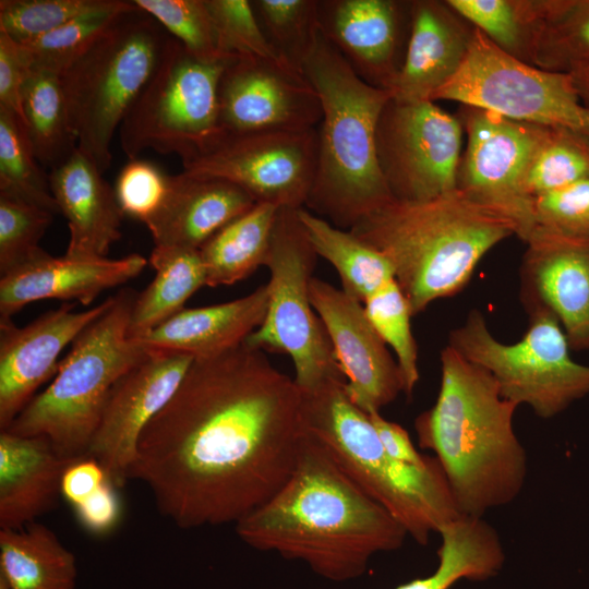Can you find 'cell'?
<instances>
[{"instance_id": "cell-39", "label": "cell", "mask_w": 589, "mask_h": 589, "mask_svg": "<svg viewBox=\"0 0 589 589\" xmlns=\"http://www.w3.org/2000/svg\"><path fill=\"white\" fill-rule=\"evenodd\" d=\"M128 0H1L0 32L25 45L84 15L116 9Z\"/></svg>"}, {"instance_id": "cell-50", "label": "cell", "mask_w": 589, "mask_h": 589, "mask_svg": "<svg viewBox=\"0 0 589 589\" xmlns=\"http://www.w3.org/2000/svg\"><path fill=\"white\" fill-rule=\"evenodd\" d=\"M385 450L395 459L413 465L424 466L431 456L420 454L408 432L399 424L382 417L380 411L368 413Z\"/></svg>"}, {"instance_id": "cell-21", "label": "cell", "mask_w": 589, "mask_h": 589, "mask_svg": "<svg viewBox=\"0 0 589 589\" xmlns=\"http://www.w3.org/2000/svg\"><path fill=\"white\" fill-rule=\"evenodd\" d=\"M146 265L147 259L137 253L121 259H77L44 251L1 276L0 320H11L25 305L44 299L88 305L100 292L135 278Z\"/></svg>"}, {"instance_id": "cell-43", "label": "cell", "mask_w": 589, "mask_h": 589, "mask_svg": "<svg viewBox=\"0 0 589 589\" xmlns=\"http://www.w3.org/2000/svg\"><path fill=\"white\" fill-rule=\"evenodd\" d=\"M53 214L36 205L0 194L1 276L41 254L39 241Z\"/></svg>"}, {"instance_id": "cell-48", "label": "cell", "mask_w": 589, "mask_h": 589, "mask_svg": "<svg viewBox=\"0 0 589 589\" xmlns=\"http://www.w3.org/2000/svg\"><path fill=\"white\" fill-rule=\"evenodd\" d=\"M116 489L108 481L93 495L73 507L84 529L100 536L109 533L117 527L121 516V504Z\"/></svg>"}, {"instance_id": "cell-11", "label": "cell", "mask_w": 589, "mask_h": 589, "mask_svg": "<svg viewBox=\"0 0 589 589\" xmlns=\"http://www.w3.org/2000/svg\"><path fill=\"white\" fill-rule=\"evenodd\" d=\"M230 60H201L170 36L119 128L128 159L154 149L184 160L206 145L220 131L219 83Z\"/></svg>"}, {"instance_id": "cell-7", "label": "cell", "mask_w": 589, "mask_h": 589, "mask_svg": "<svg viewBox=\"0 0 589 589\" xmlns=\"http://www.w3.org/2000/svg\"><path fill=\"white\" fill-rule=\"evenodd\" d=\"M136 294L123 288L113 296L111 305L73 340L53 381L5 431L44 436L67 458L87 454L112 387L152 352L128 336Z\"/></svg>"}, {"instance_id": "cell-38", "label": "cell", "mask_w": 589, "mask_h": 589, "mask_svg": "<svg viewBox=\"0 0 589 589\" xmlns=\"http://www.w3.org/2000/svg\"><path fill=\"white\" fill-rule=\"evenodd\" d=\"M365 314L396 356L401 372L404 393L411 396L419 382L418 346L411 330V308L396 279L373 292L362 303Z\"/></svg>"}, {"instance_id": "cell-37", "label": "cell", "mask_w": 589, "mask_h": 589, "mask_svg": "<svg viewBox=\"0 0 589 589\" xmlns=\"http://www.w3.org/2000/svg\"><path fill=\"white\" fill-rule=\"evenodd\" d=\"M589 178V140L565 129L546 128L526 175L528 193L538 195Z\"/></svg>"}, {"instance_id": "cell-30", "label": "cell", "mask_w": 589, "mask_h": 589, "mask_svg": "<svg viewBox=\"0 0 589 589\" xmlns=\"http://www.w3.org/2000/svg\"><path fill=\"white\" fill-rule=\"evenodd\" d=\"M148 261L156 274L135 297L128 327L131 339L143 337L177 314L195 291L206 286L199 250L154 245Z\"/></svg>"}, {"instance_id": "cell-27", "label": "cell", "mask_w": 589, "mask_h": 589, "mask_svg": "<svg viewBox=\"0 0 589 589\" xmlns=\"http://www.w3.org/2000/svg\"><path fill=\"white\" fill-rule=\"evenodd\" d=\"M268 305L267 284L228 302L182 309L139 339L146 349L192 358L220 354L243 344L264 321Z\"/></svg>"}, {"instance_id": "cell-45", "label": "cell", "mask_w": 589, "mask_h": 589, "mask_svg": "<svg viewBox=\"0 0 589 589\" xmlns=\"http://www.w3.org/2000/svg\"><path fill=\"white\" fill-rule=\"evenodd\" d=\"M170 180L171 176L154 161L129 159L113 187L123 214L146 225L163 206Z\"/></svg>"}, {"instance_id": "cell-41", "label": "cell", "mask_w": 589, "mask_h": 589, "mask_svg": "<svg viewBox=\"0 0 589 589\" xmlns=\"http://www.w3.org/2000/svg\"><path fill=\"white\" fill-rule=\"evenodd\" d=\"M133 1L196 58L204 61L231 59L220 52L217 32L206 0Z\"/></svg>"}, {"instance_id": "cell-36", "label": "cell", "mask_w": 589, "mask_h": 589, "mask_svg": "<svg viewBox=\"0 0 589 589\" xmlns=\"http://www.w3.org/2000/svg\"><path fill=\"white\" fill-rule=\"evenodd\" d=\"M257 21L274 50L302 72L320 33L317 0H253Z\"/></svg>"}, {"instance_id": "cell-35", "label": "cell", "mask_w": 589, "mask_h": 589, "mask_svg": "<svg viewBox=\"0 0 589 589\" xmlns=\"http://www.w3.org/2000/svg\"><path fill=\"white\" fill-rule=\"evenodd\" d=\"M0 194L59 214L49 173L35 157L22 120L4 108H0Z\"/></svg>"}, {"instance_id": "cell-47", "label": "cell", "mask_w": 589, "mask_h": 589, "mask_svg": "<svg viewBox=\"0 0 589 589\" xmlns=\"http://www.w3.org/2000/svg\"><path fill=\"white\" fill-rule=\"evenodd\" d=\"M28 72L21 46L0 32V108L12 111L22 122V94Z\"/></svg>"}, {"instance_id": "cell-14", "label": "cell", "mask_w": 589, "mask_h": 589, "mask_svg": "<svg viewBox=\"0 0 589 589\" xmlns=\"http://www.w3.org/2000/svg\"><path fill=\"white\" fill-rule=\"evenodd\" d=\"M376 147L395 200L426 201L457 190L461 127L434 101L390 99L378 120Z\"/></svg>"}, {"instance_id": "cell-49", "label": "cell", "mask_w": 589, "mask_h": 589, "mask_svg": "<svg viewBox=\"0 0 589 589\" xmlns=\"http://www.w3.org/2000/svg\"><path fill=\"white\" fill-rule=\"evenodd\" d=\"M108 481L109 478L101 465L95 458L84 455L74 458L65 467L61 478V496L73 508Z\"/></svg>"}, {"instance_id": "cell-5", "label": "cell", "mask_w": 589, "mask_h": 589, "mask_svg": "<svg viewBox=\"0 0 589 589\" xmlns=\"http://www.w3.org/2000/svg\"><path fill=\"white\" fill-rule=\"evenodd\" d=\"M349 230L389 260L412 315L458 293L481 259L516 235L510 220L458 189L426 201L394 200Z\"/></svg>"}, {"instance_id": "cell-52", "label": "cell", "mask_w": 589, "mask_h": 589, "mask_svg": "<svg viewBox=\"0 0 589 589\" xmlns=\"http://www.w3.org/2000/svg\"><path fill=\"white\" fill-rule=\"evenodd\" d=\"M0 589H10L3 578L0 577Z\"/></svg>"}, {"instance_id": "cell-10", "label": "cell", "mask_w": 589, "mask_h": 589, "mask_svg": "<svg viewBox=\"0 0 589 589\" xmlns=\"http://www.w3.org/2000/svg\"><path fill=\"white\" fill-rule=\"evenodd\" d=\"M298 211L278 209L264 265L271 273L267 312L244 344L265 353L288 354L297 386L310 390L325 382L346 378L311 303L310 284L317 254Z\"/></svg>"}, {"instance_id": "cell-31", "label": "cell", "mask_w": 589, "mask_h": 589, "mask_svg": "<svg viewBox=\"0 0 589 589\" xmlns=\"http://www.w3.org/2000/svg\"><path fill=\"white\" fill-rule=\"evenodd\" d=\"M278 209L256 203L199 249L206 286L233 285L265 265Z\"/></svg>"}, {"instance_id": "cell-40", "label": "cell", "mask_w": 589, "mask_h": 589, "mask_svg": "<svg viewBox=\"0 0 589 589\" xmlns=\"http://www.w3.org/2000/svg\"><path fill=\"white\" fill-rule=\"evenodd\" d=\"M134 5L129 1L116 9L75 19L33 41L20 45L29 71L61 75L120 12Z\"/></svg>"}, {"instance_id": "cell-6", "label": "cell", "mask_w": 589, "mask_h": 589, "mask_svg": "<svg viewBox=\"0 0 589 589\" xmlns=\"http://www.w3.org/2000/svg\"><path fill=\"white\" fill-rule=\"evenodd\" d=\"M345 384L332 380L310 390L300 389L303 432L408 536L425 545L432 533L460 516L442 466L432 456L424 466L393 458L369 414L349 398Z\"/></svg>"}, {"instance_id": "cell-1", "label": "cell", "mask_w": 589, "mask_h": 589, "mask_svg": "<svg viewBox=\"0 0 589 589\" xmlns=\"http://www.w3.org/2000/svg\"><path fill=\"white\" fill-rule=\"evenodd\" d=\"M302 437L300 388L243 342L193 359L144 429L129 480L180 528L236 524L283 486Z\"/></svg>"}, {"instance_id": "cell-32", "label": "cell", "mask_w": 589, "mask_h": 589, "mask_svg": "<svg viewBox=\"0 0 589 589\" xmlns=\"http://www.w3.org/2000/svg\"><path fill=\"white\" fill-rule=\"evenodd\" d=\"M528 57L554 72L589 65V0L530 1Z\"/></svg>"}, {"instance_id": "cell-9", "label": "cell", "mask_w": 589, "mask_h": 589, "mask_svg": "<svg viewBox=\"0 0 589 589\" xmlns=\"http://www.w3.org/2000/svg\"><path fill=\"white\" fill-rule=\"evenodd\" d=\"M528 312L529 326L517 342L497 340L481 312L472 310L450 332L448 345L486 370L504 398L549 419L589 395V365L572 359L567 336L552 312L541 306Z\"/></svg>"}, {"instance_id": "cell-18", "label": "cell", "mask_w": 589, "mask_h": 589, "mask_svg": "<svg viewBox=\"0 0 589 589\" xmlns=\"http://www.w3.org/2000/svg\"><path fill=\"white\" fill-rule=\"evenodd\" d=\"M310 297L346 378L349 398L366 413L381 412L404 393V382L397 361L370 323L363 304L316 277L311 280Z\"/></svg>"}, {"instance_id": "cell-19", "label": "cell", "mask_w": 589, "mask_h": 589, "mask_svg": "<svg viewBox=\"0 0 589 589\" xmlns=\"http://www.w3.org/2000/svg\"><path fill=\"white\" fill-rule=\"evenodd\" d=\"M113 296L86 311L64 302L23 327L0 320V428L7 430L34 398L37 388L59 369L65 346L99 317Z\"/></svg>"}, {"instance_id": "cell-2", "label": "cell", "mask_w": 589, "mask_h": 589, "mask_svg": "<svg viewBox=\"0 0 589 589\" xmlns=\"http://www.w3.org/2000/svg\"><path fill=\"white\" fill-rule=\"evenodd\" d=\"M235 526L255 550L303 562L339 582L362 576L374 555L400 549L408 537L304 432L289 478Z\"/></svg>"}, {"instance_id": "cell-46", "label": "cell", "mask_w": 589, "mask_h": 589, "mask_svg": "<svg viewBox=\"0 0 589 589\" xmlns=\"http://www.w3.org/2000/svg\"><path fill=\"white\" fill-rule=\"evenodd\" d=\"M534 216L538 227L589 238V178L536 196Z\"/></svg>"}, {"instance_id": "cell-17", "label": "cell", "mask_w": 589, "mask_h": 589, "mask_svg": "<svg viewBox=\"0 0 589 589\" xmlns=\"http://www.w3.org/2000/svg\"><path fill=\"white\" fill-rule=\"evenodd\" d=\"M193 359L152 351L112 387L86 455L101 465L116 488L129 480L144 429L171 398Z\"/></svg>"}, {"instance_id": "cell-12", "label": "cell", "mask_w": 589, "mask_h": 589, "mask_svg": "<svg viewBox=\"0 0 589 589\" xmlns=\"http://www.w3.org/2000/svg\"><path fill=\"white\" fill-rule=\"evenodd\" d=\"M438 99L459 101L514 121L565 129L589 140V108L570 73L531 65L501 49L477 28L459 70L432 101Z\"/></svg>"}, {"instance_id": "cell-20", "label": "cell", "mask_w": 589, "mask_h": 589, "mask_svg": "<svg viewBox=\"0 0 589 589\" xmlns=\"http://www.w3.org/2000/svg\"><path fill=\"white\" fill-rule=\"evenodd\" d=\"M522 300L561 323L570 348L589 349V238L536 227L526 240Z\"/></svg>"}, {"instance_id": "cell-25", "label": "cell", "mask_w": 589, "mask_h": 589, "mask_svg": "<svg viewBox=\"0 0 589 589\" xmlns=\"http://www.w3.org/2000/svg\"><path fill=\"white\" fill-rule=\"evenodd\" d=\"M255 204L249 193L229 181L182 171L171 176L165 202L146 227L156 247L199 250Z\"/></svg>"}, {"instance_id": "cell-42", "label": "cell", "mask_w": 589, "mask_h": 589, "mask_svg": "<svg viewBox=\"0 0 589 589\" xmlns=\"http://www.w3.org/2000/svg\"><path fill=\"white\" fill-rule=\"evenodd\" d=\"M446 4L504 51L528 57L530 1L449 0Z\"/></svg>"}, {"instance_id": "cell-3", "label": "cell", "mask_w": 589, "mask_h": 589, "mask_svg": "<svg viewBox=\"0 0 589 589\" xmlns=\"http://www.w3.org/2000/svg\"><path fill=\"white\" fill-rule=\"evenodd\" d=\"M441 368L436 401L414 421L419 445L435 454L460 515L483 517L512 503L526 482L527 454L514 430L519 406L449 345Z\"/></svg>"}, {"instance_id": "cell-29", "label": "cell", "mask_w": 589, "mask_h": 589, "mask_svg": "<svg viewBox=\"0 0 589 589\" xmlns=\"http://www.w3.org/2000/svg\"><path fill=\"white\" fill-rule=\"evenodd\" d=\"M438 534L442 543L435 572L395 589H449L460 579L486 580L503 568L505 553L498 533L482 517L460 515Z\"/></svg>"}, {"instance_id": "cell-33", "label": "cell", "mask_w": 589, "mask_h": 589, "mask_svg": "<svg viewBox=\"0 0 589 589\" xmlns=\"http://www.w3.org/2000/svg\"><path fill=\"white\" fill-rule=\"evenodd\" d=\"M298 214L317 256L336 269L348 296L363 303L395 279L389 260L350 230L334 226L305 207L299 208Z\"/></svg>"}, {"instance_id": "cell-51", "label": "cell", "mask_w": 589, "mask_h": 589, "mask_svg": "<svg viewBox=\"0 0 589 589\" xmlns=\"http://www.w3.org/2000/svg\"><path fill=\"white\" fill-rule=\"evenodd\" d=\"M575 86L584 104L589 108V65L581 67L570 72Z\"/></svg>"}, {"instance_id": "cell-34", "label": "cell", "mask_w": 589, "mask_h": 589, "mask_svg": "<svg viewBox=\"0 0 589 589\" xmlns=\"http://www.w3.org/2000/svg\"><path fill=\"white\" fill-rule=\"evenodd\" d=\"M23 123L38 163L50 170L77 148L60 76L29 71L22 94Z\"/></svg>"}, {"instance_id": "cell-23", "label": "cell", "mask_w": 589, "mask_h": 589, "mask_svg": "<svg viewBox=\"0 0 589 589\" xmlns=\"http://www.w3.org/2000/svg\"><path fill=\"white\" fill-rule=\"evenodd\" d=\"M52 195L68 221L70 239L65 255L77 259L107 257L121 238L124 216L115 189L96 164L79 148L49 171Z\"/></svg>"}, {"instance_id": "cell-16", "label": "cell", "mask_w": 589, "mask_h": 589, "mask_svg": "<svg viewBox=\"0 0 589 589\" xmlns=\"http://www.w3.org/2000/svg\"><path fill=\"white\" fill-rule=\"evenodd\" d=\"M321 120L320 97L303 73L264 59L228 62L219 83L220 131H305Z\"/></svg>"}, {"instance_id": "cell-8", "label": "cell", "mask_w": 589, "mask_h": 589, "mask_svg": "<svg viewBox=\"0 0 589 589\" xmlns=\"http://www.w3.org/2000/svg\"><path fill=\"white\" fill-rule=\"evenodd\" d=\"M134 2V1H133ZM170 38L135 3L120 12L60 75L77 148L104 173L111 143Z\"/></svg>"}, {"instance_id": "cell-44", "label": "cell", "mask_w": 589, "mask_h": 589, "mask_svg": "<svg viewBox=\"0 0 589 589\" xmlns=\"http://www.w3.org/2000/svg\"><path fill=\"white\" fill-rule=\"evenodd\" d=\"M206 4L224 57L264 59L287 64L267 40L251 1L206 0Z\"/></svg>"}, {"instance_id": "cell-24", "label": "cell", "mask_w": 589, "mask_h": 589, "mask_svg": "<svg viewBox=\"0 0 589 589\" xmlns=\"http://www.w3.org/2000/svg\"><path fill=\"white\" fill-rule=\"evenodd\" d=\"M471 35L453 17L447 4L412 2L405 57L389 88L392 99L401 104L432 101L459 70Z\"/></svg>"}, {"instance_id": "cell-22", "label": "cell", "mask_w": 589, "mask_h": 589, "mask_svg": "<svg viewBox=\"0 0 589 589\" xmlns=\"http://www.w3.org/2000/svg\"><path fill=\"white\" fill-rule=\"evenodd\" d=\"M401 16V2L393 0H317L321 33L358 76L387 91L400 69Z\"/></svg>"}, {"instance_id": "cell-15", "label": "cell", "mask_w": 589, "mask_h": 589, "mask_svg": "<svg viewBox=\"0 0 589 589\" xmlns=\"http://www.w3.org/2000/svg\"><path fill=\"white\" fill-rule=\"evenodd\" d=\"M545 130L477 108L466 117L467 147L457 189L510 220L525 242L537 226L526 175Z\"/></svg>"}, {"instance_id": "cell-28", "label": "cell", "mask_w": 589, "mask_h": 589, "mask_svg": "<svg viewBox=\"0 0 589 589\" xmlns=\"http://www.w3.org/2000/svg\"><path fill=\"white\" fill-rule=\"evenodd\" d=\"M0 577L10 589H75L76 558L37 521L0 529Z\"/></svg>"}, {"instance_id": "cell-26", "label": "cell", "mask_w": 589, "mask_h": 589, "mask_svg": "<svg viewBox=\"0 0 589 589\" xmlns=\"http://www.w3.org/2000/svg\"><path fill=\"white\" fill-rule=\"evenodd\" d=\"M74 458L61 456L44 436L0 433V527L20 529L51 510L61 478Z\"/></svg>"}, {"instance_id": "cell-13", "label": "cell", "mask_w": 589, "mask_h": 589, "mask_svg": "<svg viewBox=\"0 0 589 589\" xmlns=\"http://www.w3.org/2000/svg\"><path fill=\"white\" fill-rule=\"evenodd\" d=\"M317 161V130L231 133L219 131L182 160L183 172L229 181L256 203L305 207Z\"/></svg>"}, {"instance_id": "cell-4", "label": "cell", "mask_w": 589, "mask_h": 589, "mask_svg": "<svg viewBox=\"0 0 589 589\" xmlns=\"http://www.w3.org/2000/svg\"><path fill=\"white\" fill-rule=\"evenodd\" d=\"M302 72L322 106L316 170L305 208L349 230L395 200L376 147L378 120L392 95L358 76L321 31Z\"/></svg>"}]
</instances>
